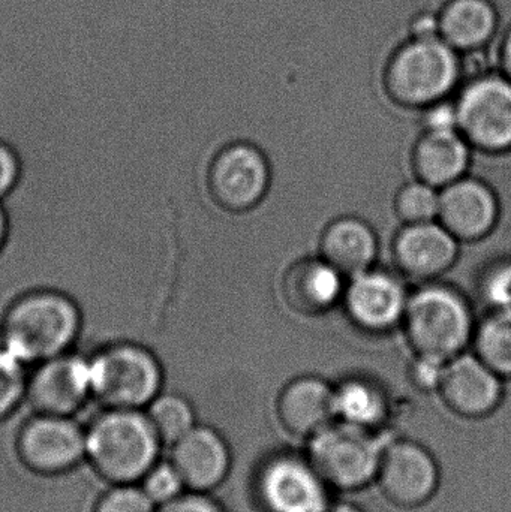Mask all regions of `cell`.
I'll list each match as a JSON object with an SVG mask.
<instances>
[{
    "instance_id": "6da1fadb",
    "label": "cell",
    "mask_w": 511,
    "mask_h": 512,
    "mask_svg": "<svg viewBox=\"0 0 511 512\" xmlns=\"http://www.w3.org/2000/svg\"><path fill=\"white\" fill-rule=\"evenodd\" d=\"M84 328L78 301L57 288H30L15 295L0 315V348L24 366L75 351Z\"/></svg>"
},
{
    "instance_id": "7a4b0ae2",
    "label": "cell",
    "mask_w": 511,
    "mask_h": 512,
    "mask_svg": "<svg viewBox=\"0 0 511 512\" xmlns=\"http://www.w3.org/2000/svg\"><path fill=\"white\" fill-rule=\"evenodd\" d=\"M84 429L86 463L105 484H137L162 457L144 409L101 408Z\"/></svg>"
},
{
    "instance_id": "3957f363",
    "label": "cell",
    "mask_w": 511,
    "mask_h": 512,
    "mask_svg": "<svg viewBox=\"0 0 511 512\" xmlns=\"http://www.w3.org/2000/svg\"><path fill=\"white\" fill-rule=\"evenodd\" d=\"M92 396L101 408L146 409L164 391L165 369L149 346L111 340L89 354Z\"/></svg>"
},
{
    "instance_id": "277c9868",
    "label": "cell",
    "mask_w": 511,
    "mask_h": 512,
    "mask_svg": "<svg viewBox=\"0 0 511 512\" xmlns=\"http://www.w3.org/2000/svg\"><path fill=\"white\" fill-rule=\"evenodd\" d=\"M401 324L416 355L444 363L462 354L476 330L464 295L440 283L422 286L410 294Z\"/></svg>"
},
{
    "instance_id": "5b68a950",
    "label": "cell",
    "mask_w": 511,
    "mask_h": 512,
    "mask_svg": "<svg viewBox=\"0 0 511 512\" xmlns=\"http://www.w3.org/2000/svg\"><path fill=\"white\" fill-rule=\"evenodd\" d=\"M389 430L372 432L333 421L305 442V454L332 492L356 493L375 484Z\"/></svg>"
},
{
    "instance_id": "8992f818",
    "label": "cell",
    "mask_w": 511,
    "mask_h": 512,
    "mask_svg": "<svg viewBox=\"0 0 511 512\" xmlns=\"http://www.w3.org/2000/svg\"><path fill=\"white\" fill-rule=\"evenodd\" d=\"M458 77L455 48L440 36L414 38L390 60L386 87L399 105L428 108L452 92Z\"/></svg>"
},
{
    "instance_id": "52a82bcc",
    "label": "cell",
    "mask_w": 511,
    "mask_h": 512,
    "mask_svg": "<svg viewBox=\"0 0 511 512\" xmlns=\"http://www.w3.org/2000/svg\"><path fill=\"white\" fill-rule=\"evenodd\" d=\"M252 490L263 512H323L333 501L305 451L279 450L258 463Z\"/></svg>"
},
{
    "instance_id": "ba28073f",
    "label": "cell",
    "mask_w": 511,
    "mask_h": 512,
    "mask_svg": "<svg viewBox=\"0 0 511 512\" xmlns=\"http://www.w3.org/2000/svg\"><path fill=\"white\" fill-rule=\"evenodd\" d=\"M18 462L38 477H62L86 463V429L69 415L32 412L15 433Z\"/></svg>"
},
{
    "instance_id": "9c48e42d",
    "label": "cell",
    "mask_w": 511,
    "mask_h": 512,
    "mask_svg": "<svg viewBox=\"0 0 511 512\" xmlns=\"http://www.w3.org/2000/svg\"><path fill=\"white\" fill-rule=\"evenodd\" d=\"M375 486L398 510H422L437 498L441 466L422 442L390 436L381 456Z\"/></svg>"
},
{
    "instance_id": "30bf717a",
    "label": "cell",
    "mask_w": 511,
    "mask_h": 512,
    "mask_svg": "<svg viewBox=\"0 0 511 512\" xmlns=\"http://www.w3.org/2000/svg\"><path fill=\"white\" fill-rule=\"evenodd\" d=\"M458 131L486 155L511 150V81L483 75L471 81L455 104Z\"/></svg>"
},
{
    "instance_id": "8fae6325",
    "label": "cell",
    "mask_w": 511,
    "mask_h": 512,
    "mask_svg": "<svg viewBox=\"0 0 511 512\" xmlns=\"http://www.w3.org/2000/svg\"><path fill=\"white\" fill-rule=\"evenodd\" d=\"M206 185L216 206L227 212H246L257 206L269 189V162L252 144H228L210 161Z\"/></svg>"
},
{
    "instance_id": "7c38bea8",
    "label": "cell",
    "mask_w": 511,
    "mask_h": 512,
    "mask_svg": "<svg viewBox=\"0 0 511 512\" xmlns=\"http://www.w3.org/2000/svg\"><path fill=\"white\" fill-rule=\"evenodd\" d=\"M90 400L89 355L71 351L30 367L26 403L32 412L75 417Z\"/></svg>"
},
{
    "instance_id": "4fadbf2b",
    "label": "cell",
    "mask_w": 511,
    "mask_h": 512,
    "mask_svg": "<svg viewBox=\"0 0 511 512\" xmlns=\"http://www.w3.org/2000/svg\"><path fill=\"white\" fill-rule=\"evenodd\" d=\"M506 384L476 354L462 352L447 361L437 393L456 417L485 420L503 406Z\"/></svg>"
},
{
    "instance_id": "5bb4252c",
    "label": "cell",
    "mask_w": 511,
    "mask_h": 512,
    "mask_svg": "<svg viewBox=\"0 0 511 512\" xmlns=\"http://www.w3.org/2000/svg\"><path fill=\"white\" fill-rule=\"evenodd\" d=\"M500 215V198L491 183L462 177L440 192L438 222L458 242H479L492 236Z\"/></svg>"
},
{
    "instance_id": "9a60e30c",
    "label": "cell",
    "mask_w": 511,
    "mask_h": 512,
    "mask_svg": "<svg viewBox=\"0 0 511 512\" xmlns=\"http://www.w3.org/2000/svg\"><path fill=\"white\" fill-rule=\"evenodd\" d=\"M167 450L186 490L213 493L230 477L233 451L216 427L198 423Z\"/></svg>"
},
{
    "instance_id": "2e32d148",
    "label": "cell",
    "mask_w": 511,
    "mask_h": 512,
    "mask_svg": "<svg viewBox=\"0 0 511 512\" xmlns=\"http://www.w3.org/2000/svg\"><path fill=\"white\" fill-rule=\"evenodd\" d=\"M408 297L410 294L398 277L369 268L348 279L342 298L348 316L357 327L384 333L401 324Z\"/></svg>"
},
{
    "instance_id": "e0dca14e",
    "label": "cell",
    "mask_w": 511,
    "mask_h": 512,
    "mask_svg": "<svg viewBox=\"0 0 511 512\" xmlns=\"http://www.w3.org/2000/svg\"><path fill=\"white\" fill-rule=\"evenodd\" d=\"M275 412L290 438L306 442L336 420L333 385L318 376H299L282 388Z\"/></svg>"
},
{
    "instance_id": "ac0fdd59",
    "label": "cell",
    "mask_w": 511,
    "mask_h": 512,
    "mask_svg": "<svg viewBox=\"0 0 511 512\" xmlns=\"http://www.w3.org/2000/svg\"><path fill=\"white\" fill-rule=\"evenodd\" d=\"M398 267L414 279H432L458 258V240L440 222L405 225L393 245Z\"/></svg>"
},
{
    "instance_id": "d6986e66",
    "label": "cell",
    "mask_w": 511,
    "mask_h": 512,
    "mask_svg": "<svg viewBox=\"0 0 511 512\" xmlns=\"http://www.w3.org/2000/svg\"><path fill=\"white\" fill-rule=\"evenodd\" d=\"M345 277L323 258L294 262L282 280V294L299 315L315 316L332 309L344 297Z\"/></svg>"
},
{
    "instance_id": "ffe728a7",
    "label": "cell",
    "mask_w": 511,
    "mask_h": 512,
    "mask_svg": "<svg viewBox=\"0 0 511 512\" xmlns=\"http://www.w3.org/2000/svg\"><path fill=\"white\" fill-rule=\"evenodd\" d=\"M471 146L459 131H426L414 146L417 179L434 188H446L464 177Z\"/></svg>"
},
{
    "instance_id": "44dd1931",
    "label": "cell",
    "mask_w": 511,
    "mask_h": 512,
    "mask_svg": "<svg viewBox=\"0 0 511 512\" xmlns=\"http://www.w3.org/2000/svg\"><path fill=\"white\" fill-rule=\"evenodd\" d=\"M378 242L372 228L357 218H339L324 230L320 254L345 279L369 270L377 258Z\"/></svg>"
},
{
    "instance_id": "7402d4cb",
    "label": "cell",
    "mask_w": 511,
    "mask_h": 512,
    "mask_svg": "<svg viewBox=\"0 0 511 512\" xmlns=\"http://www.w3.org/2000/svg\"><path fill=\"white\" fill-rule=\"evenodd\" d=\"M333 406L336 421L384 432L387 429L392 405L383 385L362 376H351L333 385Z\"/></svg>"
},
{
    "instance_id": "603a6c76",
    "label": "cell",
    "mask_w": 511,
    "mask_h": 512,
    "mask_svg": "<svg viewBox=\"0 0 511 512\" xmlns=\"http://www.w3.org/2000/svg\"><path fill=\"white\" fill-rule=\"evenodd\" d=\"M497 23L489 0H450L438 17V36L455 50H474L492 38Z\"/></svg>"
},
{
    "instance_id": "cb8c5ba5",
    "label": "cell",
    "mask_w": 511,
    "mask_h": 512,
    "mask_svg": "<svg viewBox=\"0 0 511 512\" xmlns=\"http://www.w3.org/2000/svg\"><path fill=\"white\" fill-rule=\"evenodd\" d=\"M474 354L511 382V309L489 310L474 330Z\"/></svg>"
},
{
    "instance_id": "d4e9b609",
    "label": "cell",
    "mask_w": 511,
    "mask_h": 512,
    "mask_svg": "<svg viewBox=\"0 0 511 512\" xmlns=\"http://www.w3.org/2000/svg\"><path fill=\"white\" fill-rule=\"evenodd\" d=\"M164 448L171 447L198 424L191 400L176 391H162L144 409Z\"/></svg>"
},
{
    "instance_id": "484cf974",
    "label": "cell",
    "mask_w": 511,
    "mask_h": 512,
    "mask_svg": "<svg viewBox=\"0 0 511 512\" xmlns=\"http://www.w3.org/2000/svg\"><path fill=\"white\" fill-rule=\"evenodd\" d=\"M395 209L405 225L435 221L440 209V192L422 180L408 183L396 195Z\"/></svg>"
},
{
    "instance_id": "4316f807",
    "label": "cell",
    "mask_w": 511,
    "mask_h": 512,
    "mask_svg": "<svg viewBox=\"0 0 511 512\" xmlns=\"http://www.w3.org/2000/svg\"><path fill=\"white\" fill-rule=\"evenodd\" d=\"M27 375L29 367L0 348V424L26 403Z\"/></svg>"
},
{
    "instance_id": "83f0119b",
    "label": "cell",
    "mask_w": 511,
    "mask_h": 512,
    "mask_svg": "<svg viewBox=\"0 0 511 512\" xmlns=\"http://www.w3.org/2000/svg\"><path fill=\"white\" fill-rule=\"evenodd\" d=\"M137 484L156 507L173 501L186 490L182 477L168 457H161Z\"/></svg>"
},
{
    "instance_id": "f1b7e54d",
    "label": "cell",
    "mask_w": 511,
    "mask_h": 512,
    "mask_svg": "<svg viewBox=\"0 0 511 512\" xmlns=\"http://www.w3.org/2000/svg\"><path fill=\"white\" fill-rule=\"evenodd\" d=\"M90 512H156V505L138 484H107Z\"/></svg>"
},
{
    "instance_id": "f546056e",
    "label": "cell",
    "mask_w": 511,
    "mask_h": 512,
    "mask_svg": "<svg viewBox=\"0 0 511 512\" xmlns=\"http://www.w3.org/2000/svg\"><path fill=\"white\" fill-rule=\"evenodd\" d=\"M23 159L18 150L0 138V201L14 194L23 180Z\"/></svg>"
},
{
    "instance_id": "4dcf8cb0",
    "label": "cell",
    "mask_w": 511,
    "mask_h": 512,
    "mask_svg": "<svg viewBox=\"0 0 511 512\" xmlns=\"http://www.w3.org/2000/svg\"><path fill=\"white\" fill-rule=\"evenodd\" d=\"M156 512H227L213 493L185 490L173 501L156 507Z\"/></svg>"
},
{
    "instance_id": "1f68e13d",
    "label": "cell",
    "mask_w": 511,
    "mask_h": 512,
    "mask_svg": "<svg viewBox=\"0 0 511 512\" xmlns=\"http://www.w3.org/2000/svg\"><path fill=\"white\" fill-rule=\"evenodd\" d=\"M444 367H446L444 361L416 355V360L410 369L411 382L420 391H426V393L435 391L437 393L441 379H443Z\"/></svg>"
},
{
    "instance_id": "d6a6232c",
    "label": "cell",
    "mask_w": 511,
    "mask_h": 512,
    "mask_svg": "<svg viewBox=\"0 0 511 512\" xmlns=\"http://www.w3.org/2000/svg\"><path fill=\"white\" fill-rule=\"evenodd\" d=\"M426 131H458L455 104L440 101L429 105L425 114Z\"/></svg>"
},
{
    "instance_id": "836d02e7",
    "label": "cell",
    "mask_w": 511,
    "mask_h": 512,
    "mask_svg": "<svg viewBox=\"0 0 511 512\" xmlns=\"http://www.w3.org/2000/svg\"><path fill=\"white\" fill-rule=\"evenodd\" d=\"M414 38H431V36H438V17L434 15L423 14L417 17L413 23Z\"/></svg>"
},
{
    "instance_id": "e575fe53",
    "label": "cell",
    "mask_w": 511,
    "mask_h": 512,
    "mask_svg": "<svg viewBox=\"0 0 511 512\" xmlns=\"http://www.w3.org/2000/svg\"><path fill=\"white\" fill-rule=\"evenodd\" d=\"M9 236H11V219L6 212L5 204L0 201V254L5 251Z\"/></svg>"
},
{
    "instance_id": "d590c367",
    "label": "cell",
    "mask_w": 511,
    "mask_h": 512,
    "mask_svg": "<svg viewBox=\"0 0 511 512\" xmlns=\"http://www.w3.org/2000/svg\"><path fill=\"white\" fill-rule=\"evenodd\" d=\"M323 512H366L363 510L360 505L354 504V502L350 501H335L333 499L330 502L329 507L326 508Z\"/></svg>"
},
{
    "instance_id": "8d00e7d4",
    "label": "cell",
    "mask_w": 511,
    "mask_h": 512,
    "mask_svg": "<svg viewBox=\"0 0 511 512\" xmlns=\"http://www.w3.org/2000/svg\"><path fill=\"white\" fill-rule=\"evenodd\" d=\"M503 68L504 75L511 81V29L503 45Z\"/></svg>"
},
{
    "instance_id": "74e56055",
    "label": "cell",
    "mask_w": 511,
    "mask_h": 512,
    "mask_svg": "<svg viewBox=\"0 0 511 512\" xmlns=\"http://www.w3.org/2000/svg\"><path fill=\"white\" fill-rule=\"evenodd\" d=\"M506 155L509 156V158L511 159V150H509V152H506Z\"/></svg>"
}]
</instances>
